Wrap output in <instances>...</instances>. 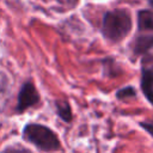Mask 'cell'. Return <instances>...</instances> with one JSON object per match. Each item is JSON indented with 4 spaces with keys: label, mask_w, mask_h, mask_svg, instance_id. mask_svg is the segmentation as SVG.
Segmentation results:
<instances>
[{
    "label": "cell",
    "mask_w": 153,
    "mask_h": 153,
    "mask_svg": "<svg viewBox=\"0 0 153 153\" xmlns=\"http://www.w3.org/2000/svg\"><path fill=\"white\" fill-rule=\"evenodd\" d=\"M133 29L131 14L127 8H111L103 13L100 20V35L102 37L112 43H121Z\"/></svg>",
    "instance_id": "6da1fadb"
},
{
    "label": "cell",
    "mask_w": 153,
    "mask_h": 153,
    "mask_svg": "<svg viewBox=\"0 0 153 153\" xmlns=\"http://www.w3.org/2000/svg\"><path fill=\"white\" fill-rule=\"evenodd\" d=\"M23 139L42 152L51 153L61 151V142L56 133L41 123H27L23 128Z\"/></svg>",
    "instance_id": "7a4b0ae2"
},
{
    "label": "cell",
    "mask_w": 153,
    "mask_h": 153,
    "mask_svg": "<svg viewBox=\"0 0 153 153\" xmlns=\"http://www.w3.org/2000/svg\"><path fill=\"white\" fill-rule=\"evenodd\" d=\"M41 102L39 92L37 91L35 84L31 80H26L22 84L17 97V105L14 108L16 114H23L27 109L36 106Z\"/></svg>",
    "instance_id": "3957f363"
},
{
    "label": "cell",
    "mask_w": 153,
    "mask_h": 153,
    "mask_svg": "<svg viewBox=\"0 0 153 153\" xmlns=\"http://www.w3.org/2000/svg\"><path fill=\"white\" fill-rule=\"evenodd\" d=\"M153 55L147 54L140 60V90L153 106Z\"/></svg>",
    "instance_id": "277c9868"
},
{
    "label": "cell",
    "mask_w": 153,
    "mask_h": 153,
    "mask_svg": "<svg viewBox=\"0 0 153 153\" xmlns=\"http://www.w3.org/2000/svg\"><path fill=\"white\" fill-rule=\"evenodd\" d=\"M153 49V33H139L133 37L128 44V51L130 60L135 61L137 57H142Z\"/></svg>",
    "instance_id": "5b68a950"
},
{
    "label": "cell",
    "mask_w": 153,
    "mask_h": 153,
    "mask_svg": "<svg viewBox=\"0 0 153 153\" xmlns=\"http://www.w3.org/2000/svg\"><path fill=\"white\" fill-rule=\"evenodd\" d=\"M99 62L102 66V74L104 78H118L124 73L122 66L117 62V60L114 56H104L99 60Z\"/></svg>",
    "instance_id": "8992f818"
},
{
    "label": "cell",
    "mask_w": 153,
    "mask_h": 153,
    "mask_svg": "<svg viewBox=\"0 0 153 153\" xmlns=\"http://www.w3.org/2000/svg\"><path fill=\"white\" fill-rule=\"evenodd\" d=\"M137 31H153V10L140 8L136 11Z\"/></svg>",
    "instance_id": "52a82bcc"
},
{
    "label": "cell",
    "mask_w": 153,
    "mask_h": 153,
    "mask_svg": "<svg viewBox=\"0 0 153 153\" xmlns=\"http://www.w3.org/2000/svg\"><path fill=\"white\" fill-rule=\"evenodd\" d=\"M54 106H55V112L56 115L66 123H71L73 120V112H72V108L71 104L67 99H56L54 102Z\"/></svg>",
    "instance_id": "ba28073f"
},
{
    "label": "cell",
    "mask_w": 153,
    "mask_h": 153,
    "mask_svg": "<svg viewBox=\"0 0 153 153\" xmlns=\"http://www.w3.org/2000/svg\"><path fill=\"white\" fill-rule=\"evenodd\" d=\"M136 94H137L136 88L133 85L123 86V87L118 88L115 92V97H116L117 100H127V99H130V98H135Z\"/></svg>",
    "instance_id": "9c48e42d"
},
{
    "label": "cell",
    "mask_w": 153,
    "mask_h": 153,
    "mask_svg": "<svg viewBox=\"0 0 153 153\" xmlns=\"http://www.w3.org/2000/svg\"><path fill=\"white\" fill-rule=\"evenodd\" d=\"M2 153H32L30 149L23 147V146H19V145H11V146H7Z\"/></svg>",
    "instance_id": "30bf717a"
},
{
    "label": "cell",
    "mask_w": 153,
    "mask_h": 153,
    "mask_svg": "<svg viewBox=\"0 0 153 153\" xmlns=\"http://www.w3.org/2000/svg\"><path fill=\"white\" fill-rule=\"evenodd\" d=\"M62 8L69 11V10H74L78 4H79V0H55Z\"/></svg>",
    "instance_id": "8fae6325"
},
{
    "label": "cell",
    "mask_w": 153,
    "mask_h": 153,
    "mask_svg": "<svg viewBox=\"0 0 153 153\" xmlns=\"http://www.w3.org/2000/svg\"><path fill=\"white\" fill-rule=\"evenodd\" d=\"M139 126L146 130L151 136H153V121H143V122H139Z\"/></svg>",
    "instance_id": "7c38bea8"
},
{
    "label": "cell",
    "mask_w": 153,
    "mask_h": 153,
    "mask_svg": "<svg viewBox=\"0 0 153 153\" xmlns=\"http://www.w3.org/2000/svg\"><path fill=\"white\" fill-rule=\"evenodd\" d=\"M147 2H148V5H149V7L153 10V0H147Z\"/></svg>",
    "instance_id": "4fadbf2b"
}]
</instances>
